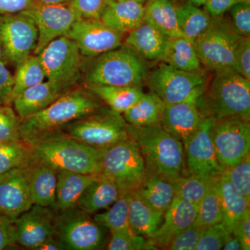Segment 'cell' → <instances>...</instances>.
<instances>
[{"instance_id":"obj_1","label":"cell","mask_w":250,"mask_h":250,"mask_svg":"<svg viewBox=\"0 0 250 250\" xmlns=\"http://www.w3.org/2000/svg\"><path fill=\"white\" fill-rule=\"evenodd\" d=\"M101 107L100 99L86 88H71L45 109L21 121V141L29 146L62 133L67 125Z\"/></svg>"},{"instance_id":"obj_2","label":"cell","mask_w":250,"mask_h":250,"mask_svg":"<svg viewBox=\"0 0 250 250\" xmlns=\"http://www.w3.org/2000/svg\"><path fill=\"white\" fill-rule=\"evenodd\" d=\"M29 147L27 163L41 164L59 171L102 174L106 149L87 146L62 133L41 139Z\"/></svg>"},{"instance_id":"obj_3","label":"cell","mask_w":250,"mask_h":250,"mask_svg":"<svg viewBox=\"0 0 250 250\" xmlns=\"http://www.w3.org/2000/svg\"><path fill=\"white\" fill-rule=\"evenodd\" d=\"M127 131L141 151L146 172L159 174L169 180L187 172L183 144L160 124H127Z\"/></svg>"},{"instance_id":"obj_4","label":"cell","mask_w":250,"mask_h":250,"mask_svg":"<svg viewBox=\"0 0 250 250\" xmlns=\"http://www.w3.org/2000/svg\"><path fill=\"white\" fill-rule=\"evenodd\" d=\"M87 70V85L140 86L147 77L143 59L129 47H120L98 56Z\"/></svg>"},{"instance_id":"obj_5","label":"cell","mask_w":250,"mask_h":250,"mask_svg":"<svg viewBox=\"0 0 250 250\" xmlns=\"http://www.w3.org/2000/svg\"><path fill=\"white\" fill-rule=\"evenodd\" d=\"M207 99V116H238L250 121V80L234 69L215 71Z\"/></svg>"},{"instance_id":"obj_6","label":"cell","mask_w":250,"mask_h":250,"mask_svg":"<svg viewBox=\"0 0 250 250\" xmlns=\"http://www.w3.org/2000/svg\"><path fill=\"white\" fill-rule=\"evenodd\" d=\"M62 133L100 149H108L129 139L124 118L108 106L77 120L65 126Z\"/></svg>"},{"instance_id":"obj_7","label":"cell","mask_w":250,"mask_h":250,"mask_svg":"<svg viewBox=\"0 0 250 250\" xmlns=\"http://www.w3.org/2000/svg\"><path fill=\"white\" fill-rule=\"evenodd\" d=\"M102 174L116 186L121 194H129L140 187L146 177V167L134 140L129 137L105 150Z\"/></svg>"},{"instance_id":"obj_8","label":"cell","mask_w":250,"mask_h":250,"mask_svg":"<svg viewBox=\"0 0 250 250\" xmlns=\"http://www.w3.org/2000/svg\"><path fill=\"white\" fill-rule=\"evenodd\" d=\"M213 18L211 24L194 41L200 62L213 71L233 68L234 53L240 36L231 23Z\"/></svg>"},{"instance_id":"obj_9","label":"cell","mask_w":250,"mask_h":250,"mask_svg":"<svg viewBox=\"0 0 250 250\" xmlns=\"http://www.w3.org/2000/svg\"><path fill=\"white\" fill-rule=\"evenodd\" d=\"M46 79L64 92L71 89L82 77V54L77 44L65 36L49 42L38 54Z\"/></svg>"},{"instance_id":"obj_10","label":"cell","mask_w":250,"mask_h":250,"mask_svg":"<svg viewBox=\"0 0 250 250\" xmlns=\"http://www.w3.org/2000/svg\"><path fill=\"white\" fill-rule=\"evenodd\" d=\"M54 235L67 250H95L103 246V227L79 207L55 210Z\"/></svg>"},{"instance_id":"obj_11","label":"cell","mask_w":250,"mask_h":250,"mask_svg":"<svg viewBox=\"0 0 250 250\" xmlns=\"http://www.w3.org/2000/svg\"><path fill=\"white\" fill-rule=\"evenodd\" d=\"M205 72L178 70L163 62L148 77V85L166 104L184 101L194 94L205 93Z\"/></svg>"},{"instance_id":"obj_12","label":"cell","mask_w":250,"mask_h":250,"mask_svg":"<svg viewBox=\"0 0 250 250\" xmlns=\"http://www.w3.org/2000/svg\"><path fill=\"white\" fill-rule=\"evenodd\" d=\"M211 138L220 164L225 169L233 167L250 153V121L238 116L216 119Z\"/></svg>"},{"instance_id":"obj_13","label":"cell","mask_w":250,"mask_h":250,"mask_svg":"<svg viewBox=\"0 0 250 250\" xmlns=\"http://www.w3.org/2000/svg\"><path fill=\"white\" fill-rule=\"evenodd\" d=\"M215 121L214 116L203 117L196 131L184 146L186 168L192 175L214 179L225 170L219 162L212 141V129Z\"/></svg>"},{"instance_id":"obj_14","label":"cell","mask_w":250,"mask_h":250,"mask_svg":"<svg viewBox=\"0 0 250 250\" xmlns=\"http://www.w3.org/2000/svg\"><path fill=\"white\" fill-rule=\"evenodd\" d=\"M0 39L5 58L18 65L35 50L39 31L34 21L22 13L1 15Z\"/></svg>"},{"instance_id":"obj_15","label":"cell","mask_w":250,"mask_h":250,"mask_svg":"<svg viewBox=\"0 0 250 250\" xmlns=\"http://www.w3.org/2000/svg\"><path fill=\"white\" fill-rule=\"evenodd\" d=\"M22 14L29 16L35 22L39 39L34 53L38 55L49 42L65 36L74 23L80 19L70 4H40L34 2Z\"/></svg>"},{"instance_id":"obj_16","label":"cell","mask_w":250,"mask_h":250,"mask_svg":"<svg viewBox=\"0 0 250 250\" xmlns=\"http://www.w3.org/2000/svg\"><path fill=\"white\" fill-rule=\"evenodd\" d=\"M65 36L77 44L82 56L95 57L121 47L124 34L108 27L100 19L80 18Z\"/></svg>"},{"instance_id":"obj_17","label":"cell","mask_w":250,"mask_h":250,"mask_svg":"<svg viewBox=\"0 0 250 250\" xmlns=\"http://www.w3.org/2000/svg\"><path fill=\"white\" fill-rule=\"evenodd\" d=\"M28 164L0 174V214L15 220L32 207Z\"/></svg>"},{"instance_id":"obj_18","label":"cell","mask_w":250,"mask_h":250,"mask_svg":"<svg viewBox=\"0 0 250 250\" xmlns=\"http://www.w3.org/2000/svg\"><path fill=\"white\" fill-rule=\"evenodd\" d=\"M55 214L56 210L51 207L33 205L30 209L14 220L16 244L35 250L54 236Z\"/></svg>"},{"instance_id":"obj_19","label":"cell","mask_w":250,"mask_h":250,"mask_svg":"<svg viewBox=\"0 0 250 250\" xmlns=\"http://www.w3.org/2000/svg\"><path fill=\"white\" fill-rule=\"evenodd\" d=\"M204 93L194 94L184 101L166 104L164 108L159 124L184 146L203 118L197 106V100Z\"/></svg>"},{"instance_id":"obj_20","label":"cell","mask_w":250,"mask_h":250,"mask_svg":"<svg viewBox=\"0 0 250 250\" xmlns=\"http://www.w3.org/2000/svg\"><path fill=\"white\" fill-rule=\"evenodd\" d=\"M197 213V206L175 196L164 213L161 226L149 239L157 249L166 250L177 235L195 223Z\"/></svg>"},{"instance_id":"obj_21","label":"cell","mask_w":250,"mask_h":250,"mask_svg":"<svg viewBox=\"0 0 250 250\" xmlns=\"http://www.w3.org/2000/svg\"><path fill=\"white\" fill-rule=\"evenodd\" d=\"M169 39L170 38L144 21L141 25L129 33L125 43L143 59L161 61L167 48Z\"/></svg>"},{"instance_id":"obj_22","label":"cell","mask_w":250,"mask_h":250,"mask_svg":"<svg viewBox=\"0 0 250 250\" xmlns=\"http://www.w3.org/2000/svg\"><path fill=\"white\" fill-rule=\"evenodd\" d=\"M65 93L53 82L47 80L27 88L13 100L21 121L45 109Z\"/></svg>"},{"instance_id":"obj_23","label":"cell","mask_w":250,"mask_h":250,"mask_svg":"<svg viewBox=\"0 0 250 250\" xmlns=\"http://www.w3.org/2000/svg\"><path fill=\"white\" fill-rule=\"evenodd\" d=\"M144 17L143 3L113 0L100 20L108 27L125 34L141 25L144 22Z\"/></svg>"},{"instance_id":"obj_24","label":"cell","mask_w":250,"mask_h":250,"mask_svg":"<svg viewBox=\"0 0 250 250\" xmlns=\"http://www.w3.org/2000/svg\"><path fill=\"white\" fill-rule=\"evenodd\" d=\"M100 174H83L70 171H59L54 210H64L77 207L85 188Z\"/></svg>"},{"instance_id":"obj_25","label":"cell","mask_w":250,"mask_h":250,"mask_svg":"<svg viewBox=\"0 0 250 250\" xmlns=\"http://www.w3.org/2000/svg\"><path fill=\"white\" fill-rule=\"evenodd\" d=\"M164 215L148 205L136 191L128 194V221L136 234L152 238L162 224Z\"/></svg>"},{"instance_id":"obj_26","label":"cell","mask_w":250,"mask_h":250,"mask_svg":"<svg viewBox=\"0 0 250 250\" xmlns=\"http://www.w3.org/2000/svg\"><path fill=\"white\" fill-rule=\"evenodd\" d=\"M134 191L154 209L164 214L176 196L173 184L169 179L148 172L142 184Z\"/></svg>"},{"instance_id":"obj_27","label":"cell","mask_w":250,"mask_h":250,"mask_svg":"<svg viewBox=\"0 0 250 250\" xmlns=\"http://www.w3.org/2000/svg\"><path fill=\"white\" fill-rule=\"evenodd\" d=\"M121 192L113 182L100 174L96 180L85 188L77 207L92 215L108 208L119 198Z\"/></svg>"},{"instance_id":"obj_28","label":"cell","mask_w":250,"mask_h":250,"mask_svg":"<svg viewBox=\"0 0 250 250\" xmlns=\"http://www.w3.org/2000/svg\"><path fill=\"white\" fill-rule=\"evenodd\" d=\"M30 167V192L33 204L53 208L58 172L47 166L27 163Z\"/></svg>"},{"instance_id":"obj_29","label":"cell","mask_w":250,"mask_h":250,"mask_svg":"<svg viewBox=\"0 0 250 250\" xmlns=\"http://www.w3.org/2000/svg\"><path fill=\"white\" fill-rule=\"evenodd\" d=\"M176 6L172 0H147L145 21L170 39L183 36L179 27Z\"/></svg>"},{"instance_id":"obj_30","label":"cell","mask_w":250,"mask_h":250,"mask_svg":"<svg viewBox=\"0 0 250 250\" xmlns=\"http://www.w3.org/2000/svg\"><path fill=\"white\" fill-rule=\"evenodd\" d=\"M219 190L223 212V223L229 232L232 233L247 210L250 208V202L240 195L230 183L225 171L219 179Z\"/></svg>"},{"instance_id":"obj_31","label":"cell","mask_w":250,"mask_h":250,"mask_svg":"<svg viewBox=\"0 0 250 250\" xmlns=\"http://www.w3.org/2000/svg\"><path fill=\"white\" fill-rule=\"evenodd\" d=\"M85 88L108 107L121 114L136 103L143 94L140 86L87 85Z\"/></svg>"},{"instance_id":"obj_32","label":"cell","mask_w":250,"mask_h":250,"mask_svg":"<svg viewBox=\"0 0 250 250\" xmlns=\"http://www.w3.org/2000/svg\"><path fill=\"white\" fill-rule=\"evenodd\" d=\"M161 62L184 70L192 72L201 70V62L197 56L194 42L184 36L170 38Z\"/></svg>"},{"instance_id":"obj_33","label":"cell","mask_w":250,"mask_h":250,"mask_svg":"<svg viewBox=\"0 0 250 250\" xmlns=\"http://www.w3.org/2000/svg\"><path fill=\"white\" fill-rule=\"evenodd\" d=\"M165 106L163 100L151 91L143 93L136 103L123 113V116L127 124L134 126L159 124Z\"/></svg>"},{"instance_id":"obj_34","label":"cell","mask_w":250,"mask_h":250,"mask_svg":"<svg viewBox=\"0 0 250 250\" xmlns=\"http://www.w3.org/2000/svg\"><path fill=\"white\" fill-rule=\"evenodd\" d=\"M176 11L182 35L192 42L209 27L213 20L201 6L189 2L176 6Z\"/></svg>"},{"instance_id":"obj_35","label":"cell","mask_w":250,"mask_h":250,"mask_svg":"<svg viewBox=\"0 0 250 250\" xmlns=\"http://www.w3.org/2000/svg\"><path fill=\"white\" fill-rule=\"evenodd\" d=\"M219 177L204 179L187 171L170 181L173 184L176 197L197 206Z\"/></svg>"},{"instance_id":"obj_36","label":"cell","mask_w":250,"mask_h":250,"mask_svg":"<svg viewBox=\"0 0 250 250\" xmlns=\"http://www.w3.org/2000/svg\"><path fill=\"white\" fill-rule=\"evenodd\" d=\"M46 78L39 55L30 56L18 65L14 76V89L11 100L27 88L44 82Z\"/></svg>"},{"instance_id":"obj_37","label":"cell","mask_w":250,"mask_h":250,"mask_svg":"<svg viewBox=\"0 0 250 250\" xmlns=\"http://www.w3.org/2000/svg\"><path fill=\"white\" fill-rule=\"evenodd\" d=\"M219 179L220 177L197 205V217L194 225L200 228H207L223 222V212L219 190Z\"/></svg>"},{"instance_id":"obj_38","label":"cell","mask_w":250,"mask_h":250,"mask_svg":"<svg viewBox=\"0 0 250 250\" xmlns=\"http://www.w3.org/2000/svg\"><path fill=\"white\" fill-rule=\"evenodd\" d=\"M93 219L111 232L120 230L131 231L128 221V194H121L111 208L104 213L94 215Z\"/></svg>"},{"instance_id":"obj_39","label":"cell","mask_w":250,"mask_h":250,"mask_svg":"<svg viewBox=\"0 0 250 250\" xmlns=\"http://www.w3.org/2000/svg\"><path fill=\"white\" fill-rule=\"evenodd\" d=\"M29 147L22 141L0 143V174L27 164Z\"/></svg>"},{"instance_id":"obj_40","label":"cell","mask_w":250,"mask_h":250,"mask_svg":"<svg viewBox=\"0 0 250 250\" xmlns=\"http://www.w3.org/2000/svg\"><path fill=\"white\" fill-rule=\"evenodd\" d=\"M106 249L109 250H158L149 238L136 234L131 231L120 230L111 232Z\"/></svg>"},{"instance_id":"obj_41","label":"cell","mask_w":250,"mask_h":250,"mask_svg":"<svg viewBox=\"0 0 250 250\" xmlns=\"http://www.w3.org/2000/svg\"><path fill=\"white\" fill-rule=\"evenodd\" d=\"M225 172L235 190L250 202V153L236 165L225 169Z\"/></svg>"},{"instance_id":"obj_42","label":"cell","mask_w":250,"mask_h":250,"mask_svg":"<svg viewBox=\"0 0 250 250\" xmlns=\"http://www.w3.org/2000/svg\"><path fill=\"white\" fill-rule=\"evenodd\" d=\"M21 120L10 105L0 106V143L21 141Z\"/></svg>"},{"instance_id":"obj_43","label":"cell","mask_w":250,"mask_h":250,"mask_svg":"<svg viewBox=\"0 0 250 250\" xmlns=\"http://www.w3.org/2000/svg\"><path fill=\"white\" fill-rule=\"evenodd\" d=\"M231 234L223 223L207 227L198 242L196 250H222Z\"/></svg>"},{"instance_id":"obj_44","label":"cell","mask_w":250,"mask_h":250,"mask_svg":"<svg viewBox=\"0 0 250 250\" xmlns=\"http://www.w3.org/2000/svg\"><path fill=\"white\" fill-rule=\"evenodd\" d=\"M231 24L237 34L250 37V3L246 1L236 3L230 8Z\"/></svg>"},{"instance_id":"obj_45","label":"cell","mask_w":250,"mask_h":250,"mask_svg":"<svg viewBox=\"0 0 250 250\" xmlns=\"http://www.w3.org/2000/svg\"><path fill=\"white\" fill-rule=\"evenodd\" d=\"M207 228H200L192 225L187 229L177 235L170 242L166 250H195L201 238L202 233Z\"/></svg>"},{"instance_id":"obj_46","label":"cell","mask_w":250,"mask_h":250,"mask_svg":"<svg viewBox=\"0 0 250 250\" xmlns=\"http://www.w3.org/2000/svg\"><path fill=\"white\" fill-rule=\"evenodd\" d=\"M113 0H72L70 6L81 18L100 19Z\"/></svg>"},{"instance_id":"obj_47","label":"cell","mask_w":250,"mask_h":250,"mask_svg":"<svg viewBox=\"0 0 250 250\" xmlns=\"http://www.w3.org/2000/svg\"><path fill=\"white\" fill-rule=\"evenodd\" d=\"M233 69L250 80V37L240 36L235 50Z\"/></svg>"},{"instance_id":"obj_48","label":"cell","mask_w":250,"mask_h":250,"mask_svg":"<svg viewBox=\"0 0 250 250\" xmlns=\"http://www.w3.org/2000/svg\"><path fill=\"white\" fill-rule=\"evenodd\" d=\"M14 76L6 67L4 58L0 59V106L12 104L13 89H14Z\"/></svg>"},{"instance_id":"obj_49","label":"cell","mask_w":250,"mask_h":250,"mask_svg":"<svg viewBox=\"0 0 250 250\" xmlns=\"http://www.w3.org/2000/svg\"><path fill=\"white\" fill-rule=\"evenodd\" d=\"M14 246V220L0 214V250Z\"/></svg>"},{"instance_id":"obj_50","label":"cell","mask_w":250,"mask_h":250,"mask_svg":"<svg viewBox=\"0 0 250 250\" xmlns=\"http://www.w3.org/2000/svg\"><path fill=\"white\" fill-rule=\"evenodd\" d=\"M232 234L239 239L243 250H250V209L247 210L233 229Z\"/></svg>"},{"instance_id":"obj_51","label":"cell","mask_w":250,"mask_h":250,"mask_svg":"<svg viewBox=\"0 0 250 250\" xmlns=\"http://www.w3.org/2000/svg\"><path fill=\"white\" fill-rule=\"evenodd\" d=\"M244 0H207L205 9L213 18L221 17L231 6Z\"/></svg>"},{"instance_id":"obj_52","label":"cell","mask_w":250,"mask_h":250,"mask_svg":"<svg viewBox=\"0 0 250 250\" xmlns=\"http://www.w3.org/2000/svg\"><path fill=\"white\" fill-rule=\"evenodd\" d=\"M33 4L34 0H0V15L19 14Z\"/></svg>"},{"instance_id":"obj_53","label":"cell","mask_w":250,"mask_h":250,"mask_svg":"<svg viewBox=\"0 0 250 250\" xmlns=\"http://www.w3.org/2000/svg\"><path fill=\"white\" fill-rule=\"evenodd\" d=\"M35 250H67L62 242L54 235L38 246Z\"/></svg>"},{"instance_id":"obj_54","label":"cell","mask_w":250,"mask_h":250,"mask_svg":"<svg viewBox=\"0 0 250 250\" xmlns=\"http://www.w3.org/2000/svg\"><path fill=\"white\" fill-rule=\"evenodd\" d=\"M224 250H243L242 245L239 239L231 233L225 244L224 245Z\"/></svg>"},{"instance_id":"obj_55","label":"cell","mask_w":250,"mask_h":250,"mask_svg":"<svg viewBox=\"0 0 250 250\" xmlns=\"http://www.w3.org/2000/svg\"><path fill=\"white\" fill-rule=\"evenodd\" d=\"M72 0H34V2L40 4H68Z\"/></svg>"},{"instance_id":"obj_56","label":"cell","mask_w":250,"mask_h":250,"mask_svg":"<svg viewBox=\"0 0 250 250\" xmlns=\"http://www.w3.org/2000/svg\"><path fill=\"white\" fill-rule=\"evenodd\" d=\"M187 2L190 3V4L195 5L197 6H202L205 5L207 0H187Z\"/></svg>"},{"instance_id":"obj_57","label":"cell","mask_w":250,"mask_h":250,"mask_svg":"<svg viewBox=\"0 0 250 250\" xmlns=\"http://www.w3.org/2000/svg\"><path fill=\"white\" fill-rule=\"evenodd\" d=\"M3 57L2 45H1V39H0V59Z\"/></svg>"},{"instance_id":"obj_58","label":"cell","mask_w":250,"mask_h":250,"mask_svg":"<svg viewBox=\"0 0 250 250\" xmlns=\"http://www.w3.org/2000/svg\"><path fill=\"white\" fill-rule=\"evenodd\" d=\"M120 1H136V2L143 3L145 1H147V0H120Z\"/></svg>"},{"instance_id":"obj_59","label":"cell","mask_w":250,"mask_h":250,"mask_svg":"<svg viewBox=\"0 0 250 250\" xmlns=\"http://www.w3.org/2000/svg\"><path fill=\"white\" fill-rule=\"evenodd\" d=\"M244 1H248V2L250 3V0H244Z\"/></svg>"}]
</instances>
